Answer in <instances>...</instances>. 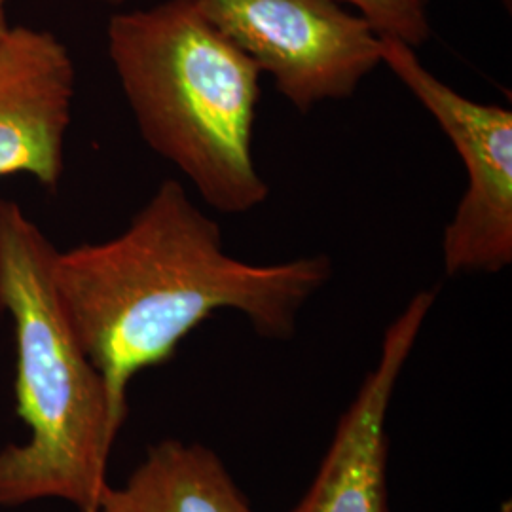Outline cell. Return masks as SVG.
Returning a JSON list of instances; mask_svg holds the SVG:
<instances>
[{"label":"cell","instance_id":"obj_1","mask_svg":"<svg viewBox=\"0 0 512 512\" xmlns=\"http://www.w3.org/2000/svg\"><path fill=\"white\" fill-rule=\"evenodd\" d=\"M52 275L122 429L131 380L171 361L217 311H238L262 338L289 340L300 311L329 283L332 262L313 255L258 266L228 255L219 222L167 179L122 234L55 249Z\"/></svg>","mask_w":512,"mask_h":512},{"label":"cell","instance_id":"obj_2","mask_svg":"<svg viewBox=\"0 0 512 512\" xmlns=\"http://www.w3.org/2000/svg\"><path fill=\"white\" fill-rule=\"evenodd\" d=\"M54 255L23 207L0 200V311L12 321L16 414L29 433L0 450V507L61 499L99 512L120 429L55 291Z\"/></svg>","mask_w":512,"mask_h":512},{"label":"cell","instance_id":"obj_3","mask_svg":"<svg viewBox=\"0 0 512 512\" xmlns=\"http://www.w3.org/2000/svg\"><path fill=\"white\" fill-rule=\"evenodd\" d=\"M109 55L141 137L207 205L243 215L268 200L253 158L262 73L198 0L114 14Z\"/></svg>","mask_w":512,"mask_h":512},{"label":"cell","instance_id":"obj_4","mask_svg":"<svg viewBox=\"0 0 512 512\" xmlns=\"http://www.w3.org/2000/svg\"><path fill=\"white\" fill-rule=\"evenodd\" d=\"M205 19L308 114L349 99L382 59V37L338 0H198Z\"/></svg>","mask_w":512,"mask_h":512},{"label":"cell","instance_id":"obj_5","mask_svg":"<svg viewBox=\"0 0 512 512\" xmlns=\"http://www.w3.org/2000/svg\"><path fill=\"white\" fill-rule=\"evenodd\" d=\"M384 65L456 148L467 190L442 238L446 274H497L512 262V112L478 103L431 73L399 38L382 37Z\"/></svg>","mask_w":512,"mask_h":512},{"label":"cell","instance_id":"obj_6","mask_svg":"<svg viewBox=\"0 0 512 512\" xmlns=\"http://www.w3.org/2000/svg\"><path fill=\"white\" fill-rule=\"evenodd\" d=\"M437 293L414 294L385 329L380 359L338 420L308 492L289 512H387V414Z\"/></svg>","mask_w":512,"mask_h":512},{"label":"cell","instance_id":"obj_7","mask_svg":"<svg viewBox=\"0 0 512 512\" xmlns=\"http://www.w3.org/2000/svg\"><path fill=\"white\" fill-rule=\"evenodd\" d=\"M74 90L73 59L52 33L12 27L0 38V179L27 175L57 190Z\"/></svg>","mask_w":512,"mask_h":512},{"label":"cell","instance_id":"obj_8","mask_svg":"<svg viewBox=\"0 0 512 512\" xmlns=\"http://www.w3.org/2000/svg\"><path fill=\"white\" fill-rule=\"evenodd\" d=\"M99 512H256L224 461L198 442L152 446L122 486H107Z\"/></svg>","mask_w":512,"mask_h":512},{"label":"cell","instance_id":"obj_9","mask_svg":"<svg viewBox=\"0 0 512 512\" xmlns=\"http://www.w3.org/2000/svg\"><path fill=\"white\" fill-rule=\"evenodd\" d=\"M118 6L126 0H105ZM348 2L374 27L380 37L399 38L418 48L431 37L429 0H342Z\"/></svg>","mask_w":512,"mask_h":512},{"label":"cell","instance_id":"obj_10","mask_svg":"<svg viewBox=\"0 0 512 512\" xmlns=\"http://www.w3.org/2000/svg\"><path fill=\"white\" fill-rule=\"evenodd\" d=\"M6 4L8 0H0V38L6 37V33L12 29L6 19Z\"/></svg>","mask_w":512,"mask_h":512},{"label":"cell","instance_id":"obj_11","mask_svg":"<svg viewBox=\"0 0 512 512\" xmlns=\"http://www.w3.org/2000/svg\"><path fill=\"white\" fill-rule=\"evenodd\" d=\"M503 512H505V511H503ZM507 512H511V511H509V505H507Z\"/></svg>","mask_w":512,"mask_h":512}]
</instances>
